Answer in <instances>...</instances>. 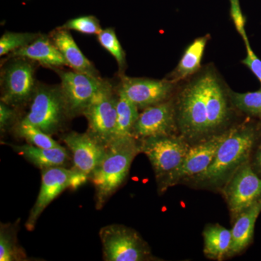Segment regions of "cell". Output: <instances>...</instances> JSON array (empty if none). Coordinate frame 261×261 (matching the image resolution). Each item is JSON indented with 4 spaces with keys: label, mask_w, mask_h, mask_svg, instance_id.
<instances>
[{
    "label": "cell",
    "mask_w": 261,
    "mask_h": 261,
    "mask_svg": "<svg viewBox=\"0 0 261 261\" xmlns=\"http://www.w3.org/2000/svg\"><path fill=\"white\" fill-rule=\"evenodd\" d=\"M140 152L135 137L115 140L108 146L102 162L89 178L95 189L97 210H101L123 185L132 161Z\"/></svg>",
    "instance_id": "cell-1"
},
{
    "label": "cell",
    "mask_w": 261,
    "mask_h": 261,
    "mask_svg": "<svg viewBox=\"0 0 261 261\" xmlns=\"http://www.w3.org/2000/svg\"><path fill=\"white\" fill-rule=\"evenodd\" d=\"M255 142L251 127L244 126L227 132L213 162L204 172L196 176L200 181L216 183L245 163Z\"/></svg>",
    "instance_id": "cell-2"
},
{
    "label": "cell",
    "mask_w": 261,
    "mask_h": 261,
    "mask_svg": "<svg viewBox=\"0 0 261 261\" xmlns=\"http://www.w3.org/2000/svg\"><path fill=\"white\" fill-rule=\"evenodd\" d=\"M30 109L21 121L53 136L70 119L61 85L38 83L31 99Z\"/></svg>",
    "instance_id": "cell-3"
},
{
    "label": "cell",
    "mask_w": 261,
    "mask_h": 261,
    "mask_svg": "<svg viewBox=\"0 0 261 261\" xmlns=\"http://www.w3.org/2000/svg\"><path fill=\"white\" fill-rule=\"evenodd\" d=\"M118 101V89L104 80L83 113L88 122L87 132L107 147L114 139Z\"/></svg>",
    "instance_id": "cell-4"
},
{
    "label": "cell",
    "mask_w": 261,
    "mask_h": 261,
    "mask_svg": "<svg viewBox=\"0 0 261 261\" xmlns=\"http://www.w3.org/2000/svg\"><path fill=\"white\" fill-rule=\"evenodd\" d=\"M1 70V101L12 107L30 102L37 87L36 62L21 57H9Z\"/></svg>",
    "instance_id": "cell-5"
},
{
    "label": "cell",
    "mask_w": 261,
    "mask_h": 261,
    "mask_svg": "<svg viewBox=\"0 0 261 261\" xmlns=\"http://www.w3.org/2000/svg\"><path fill=\"white\" fill-rule=\"evenodd\" d=\"M42 171V184L37 201L30 211L25 228L33 231L41 214L58 195L66 189L75 190L84 185L89 178L73 168L51 167Z\"/></svg>",
    "instance_id": "cell-6"
},
{
    "label": "cell",
    "mask_w": 261,
    "mask_h": 261,
    "mask_svg": "<svg viewBox=\"0 0 261 261\" xmlns=\"http://www.w3.org/2000/svg\"><path fill=\"white\" fill-rule=\"evenodd\" d=\"M99 234L104 260L142 261L149 258L148 247L132 228L110 224L101 228Z\"/></svg>",
    "instance_id": "cell-7"
},
{
    "label": "cell",
    "mask_w": 261,
    "mask_h": 261,
    "mask_svg": "<svg viewBox=\"0 0 261 261\" xmlns=\"http://www.w3.org/2000/svg\"><path fill=\"white\" fill-rule=\"evenodd\" d=\"M140 147L152 164L159 186L181 164L190 149L185 140L171 135L143 139Z\"/></svg>",
    "instance_id": "cell-8"
},
{
    "label": "cell",
    "mask_w": 261,
    "mask_h": 261,
    "mask_svg": "<svg viewBox=\"0 0 261 261\" xmlns=\"http://www.w3.org/2000/svg\"><path fill=\"white\" fill-rule=\"evenodd\" d=\"M205 87V74L188 86L180 98L178 122L184 135L191 138L209 132Z\"/></svg>",
    "instance_id": "cell-9"
},
{
    "label": "cell",
    "mask_w": 261,
    "mask_h": 261,
    "mask_svg": "<svg viewBox=\"0 0 261 261\" xmlns=\"http://www.w3.org/2000/svg\"><path fill=\"white\" fill-rule=\"evenodd\" d=\"M70 118L83 115L104 80L75 70L56 69Z\"/></svg>",
    "instance_id": "cell-10"
},
{
    "label": "cell",
    "mask_w": 261,
    "mask_h": 261,
    "mask_svg": "<svg viewBox=\"0 0 261 261\" xmlns=\"http://www.w3.org/2000/svg\"><path fill=\"white\" fill-rule=\"evenodd\" d=\"M227 132L214 136L209 140L190 147L181 164L159 186L161 190L173 186L184 178L196 176L205 171L213 162L218 149L226 138Z\"/></svg>",
    "instance_id": "cell-11"
},
{
    "label": "cell",
    "mask_w": 261,
    "mask_h": 261,
    "mask_svg": "<svg viewBox=\"0 0 261 261\" xmlns=\"http://www.w3.org/2000/svg\"><path fill=\"white\" fill-rule=\"evenodd\" d=\"M230 211L238 216L261 197V178L247 163L238 168L225 190Z\"/></svg>",
    "instance_id": "cell-12"
},
{
    "label": "cell",
    "mask_w": 261,
    "mask_h": 261,
    "mask_svg": "<svg viewBox=\"0 0 261 261\" xmlns=\"http://www.w3.org/2000/svg\"><path fill=\"white\" fill-rule=\"evenodd\" d=\"M61 140L71 152L73 169L90 178L102 162L107 147L87 132H69L62 136Z\"/></svg>",
    "instance_id": "cell-13"
},
{
    "label": "cell",
    "mask_w": 261,
    "mask_h": 261,
    "mask_svg": "<svg viewBox=\"0 0 261 261\" xmlns=\"http://www.w3.org/2000/svg\"><path fill=\"white\" fill-rule=\"evenodd\" d=\"M117 89L137 108L145 109L165 102L172 91L173 84L166 80L132 78L123 75Z\"/></svg>",
    "instance_id": "cell-14"
},
{
    "label": "cell",
    "mask_w": 261,
    "mask_h": 261,
    "mask_svg": "<svg viewBox=\"0 0 261 261\" xmlns=\"http://www.w3.org/2000/svg\"><path fill=\"white\" fill-rule=\"evenodd\" d=\"M174 109L172 103L163 102L144 109L133 128L135 139L171 135L174 129Z\"/></svg>",
    "instance_id": "cell-15"
},
{
    "label": "cell",
    "mask_w": 261,
    "mask_h": 261,
    "mask_svg": "<svg viewBox=\"0 0 261 261\" xmlns=\"http://www.w3.org/2000/svg\"><path fill=\"white\" fill-rule=\"evenodd\" d=\"M50 38L64 58L67 66L80 73L99 77L95 66L84 56L70 31L58 28L51 33Z\"/></svg>",
    "instance_id": "cell-16"
},
{
    "label": "cell",
    "mask_w": 261,
    "mask_h": 261,
    "mask_svg": "<svg viewBox=\"0 0 261 261\" xmlns=\"http://www.w3.org/2000/svg\"><path fill=\"white\" fill-rule=\"evenodd\" d=\"M9 57L27 58L49 68H59L67 65L64 58L50 37L44 34H40L29 45L10 53Z\"/></svg>",
    "instance_id": "cell-17"
},
{
    "label": "cell",
    "mask_w": 261,
    "mask_h": 261,
    "mask_svg": "<svg viewBox=\"0 0 261 261\" xmlns=\"http://www.w3.org/2000/svg\"><path fill=\"white\" fill-rule=\"evenodd\" d=\"M15 152L41 170L51 167H65L70 161L69 152L63 146L42 148L27 145H10Z\"/></svg>",
    "instance_id": "cell-18"
},
{
    "label": "cell",
    "mask_w": 261,
    "mask_h": 261,
    "mask_svg": "<svg viewBox=\"0 0 261 261\" xmlns=\"http://www.w3.org/2000/svg\"><path fill=\"white\" fill-rule=\"evenodd\" d=\"M261 212V197L252 205L238 215L231 228V253H238L251 243L255 222Z\"/></svg>",
    "instance_id": "cell-19"
},
{
    "label": "cell",
    "mask_w": 261,
    "mask_h": 261,
    "mask_svg": "<svg viewBox=\"0 0 261 261\" xmlns=\"http://www.w3.org/2000/svg\"><path fill=\"white\" fill-rule=\"evenodd\" d=\"M205 100L208 130L221 126L227 116V105L224 91L213 73H206Z\"/></svg>",
    "instance_id": "cell-20"
},
{
    "label": "cell",
    "mask_w": 261,
    "mask_h": 261,
    "mask_svg": "<svg viewBox=\"0 0 261 261\" xmlns=\"http://www.w3.org/2000/svg\"><path fill=\"white\" fill-rule=\"evenodd\" d=\"M204 252L207 257L221 260L230 252L231 245V230L220 225L207 226L203 231Z\"/></svg>",
    "instance_id": "cell-21"
},
{
    "label": "cell",
    "mask_w": 261,
    "mask_h": 261,
    "mask_svg": "<svg viewBox=\"0 0 261 261\" xmlns=\"http://www.w3.org/2000/svg\"><path fill=\"white\" fill-rule=\"evenodd\" d=\"M138 109L124 94L118 92L116 127L113 141L134 137L132 132L140 116Z\"/></svg>",
    "instance_id": "cell-22"
},
{
    "label": "cell",
    "mask_w": 261,
    "mask_h": 261,
    "mask_svg": "<svg viewBox=\"0 0 261 261\" xmlns=\"http://www.w3.org/2000/svg\"><path fill=\"white\" fill-rule=\"evenodd\" d=\"M18 224H1L0 226V260L20 261L27 256L18 245Z\"/></svg>",
    "instance_id": "cell-23"
},
{
    "label": "cell",
    "mask_w": 261,
    "mask_h": 261,
    "mask_svg": "<svg viewBox=\"0 0 261 261\" xmlns=\"http://www.w3.org/2000/svg\"><path fill=\"white\" fill-rule=\"evenodd\" d=\"M207 42V37H200L189 46L175 72L176 78H186L199 69Z\"/></svg>",
    "instance_id": "cell-24"
},
{
    "label": "cell",
    "mask_w": 261,
    "mask_h": 261,
    "mask_svg": "<svg viewBox=\"0 0 261 261\" xmlns=\"http://www.w3.org/2000/svg\"><path fill=\"white\" fill-rule=\"evenodd\" d=\"M15 132L18 137L23 138L29 144L36 147L53 148L61 146L58 142L51 138V136L21 120L15 125Z\"/></svg>",
    "instance_id": "cell-25"
},
{
    "label": "cell",
    "mask_w": 261,
    "mask_h": 261,
    "mask_svg": "<svg viewBox=\"0 0 261 261\" xmlns=\"http://www.w3.org/2000/svg\"><path fill=\"white\" fill-rule=\"evenodd\" d=\"M97 36L99 44L115 58L120 70L122 71L126 65V53L123 50L121 43L117 37L115 29H102Z\"/></svg>",
    "instance_id": "cell-26"
},
{
    "label": "cell",
    "mask_w": 261,
    "mask_h": 261,
    "mask_svg": "<svg viewBox=\"0 0 261 261\" xmlns=\"http://www.w3.org/2000/svg\"><path fill=\"white\" fill-rule=\"evenodd\" d=\"M39 35L38 33L5 32L0 38V56L10 55L29 45Z\"/></svg>",
    "instance_id": "cell-27"
},
{
    "label": "cell",
    "mask_w": 261,
    "mask_h": 261,
    "mask_svg": "<svg viewBox=\"0 0 261 261\" xmlns=\"http://www.w3.org/2000/svg\"><path fill=\"white\" fill-rule=\"evenodd\" d=\"M234 106L244 112L261 117V88L256 92L246 93L231 92Z\"/></svg>",
    "instance_id": "cell-28"
},
{
    "label": "cell",
    "mask_w": 261,
    "mask_h": 261,
    "mask_svg": "<svg viewBox=\"0 0 261 261\" xmlns=\"http://www.w3.org/2000/svg\"><path fill=\"white\" fill-rule=\"evenodd\" d=\"M58 28L75 31L88 35H97L102 29L99 20L94 15H84L70 19Z\"/></svg>",
    "instance_id": "cell-29"
},
{
    "label": "cell",
    "mask_w": 261,
    "mask_h": 261,
    "mask_svg": "<svg viewBox=\"0 0 261 261\" xmlns=\"http://www.w3.org/2000/svg\"><path fill=\"white\" fill-rule=\"evenodd\" d=\"M244 42L246 46L247 56L242 61V63L251 70L253 74L257 77V80L260 81L261 84V60L257 58L256 55L252 50L250 42H249L248 37L245 38L244 39Z\"/></svg>",
    "instance_id": "cell-30"
},
{
    "label": "cell",
    "mask_w": 261,
    "mask_h": 261,
    "mask_svg": "<svg viewBox=\"0 0 261 261\" xmlns=\"http://www.w3.org/2000/svg\"><path fill=\"white\" fill-rule=\"evenodd\" d=\"M17 116L14 107L0 102V130L2 133L7 132L14 125Z\"/></svg>",
    "instance_id": "cell-31"
},
{
    "label": "cell",
    "mask_w": 261,
    "mask_h": 261,
    "mask_svg": "<svg viewBox=\"0 0 261 261\" xmlns=\"http://www.w3.org/2000/svg\"><path fill=\"white\" fill-rule=\"evenodd\" d=\"M231 3V18L236 27L239 34L241 35L243 39L247 38L246 32H245V19L244 18L242 10L240 9L239 0H230Z\"/></svg>",
    "instance_id": "cell-32"
},
{
    "label": "cell",
    "mask_w": 261,
    "mask_h": 261,
    "mask_svg": "<svg viewBox=\"0 0 261 261\" xmlns=\"http://www.w3.org/2000/svg\"><path fill=\"white\" fill-rule=\"evenodd\" d=\"M257 163H258L259 167L261 169V149L260 152H259L258 156H257Z\"/></svg>",
    "instance_id": "cell-33"
}]
</instances>
